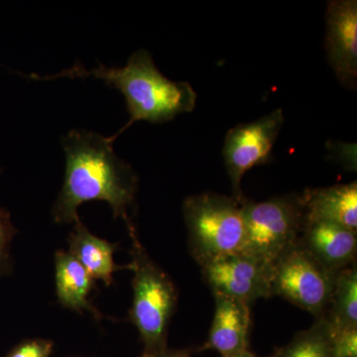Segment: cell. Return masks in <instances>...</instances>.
Masks as SVG:
<instances>
[{"label": "cell", "mask_w": 357, "mask_h": 357, "mask_svg": "<svg viewBox=\"0 0 357 357\" xmlns=\"http://www.w3.org/2000/svg\"><path fill=\"white\" fill-rule=\"evenodd\" d=\"M114 141L102 134L73 129L62 138L66 157L64 183L52 208L54 222L74 223L77 208L91 201L107 202L114 218H121L128 230L135 227L130 211L135 206L137 174L117 156Z\"/></svg>", "instance_id": "obj_1"}, {"label": "cell", "mask_w": 357, "mask_h": 357, "mask_svg": "<svg viewBox=\"0 0 357 357\" xmlns=\"http://www.w3.org/2000/svg\"><path fill=\"white\" fill-rule=\"evenodd\" d=\"M37 81L61 79H96L121 91L126 98L129 121L110 139L115 141L136 121L166 123L177 115L191 112L196 107L197 93L187 82H174L164 76L146 50L134 52L123 67H107L102 63L86 69L77 62L57 75H27Z\"/></svg>", "instance_id": "obj_2"}, {"label": "cell", "mask_w": 357, "mask_h": 357, "mask_svg": "<svg viewBox=\"0 0 357 357\" xmlns=\"http://www.w3.org/2000/svg\"><path fill=\"white\" fill-rule=\"evenodd\" d=\"M133 300L129 319L139 333V357H160L169 349V326L178 304V290L171 277L143 248L136 229L128 230Z\"/></svg>", "instance_id": "obj_3"}, {"label": "cell", "mask_w": 357, "mask_h": 357, "mask_svg": "<svg viewBox=\"0 0 357 357\" xmlns=\"http://www.w3.org/2000/svg\"><path fill=\"white\" fill-rule=\"evenodd\" d=\"M243 203L213 192L185 199L183 215L188 246L199 267L223 255L243 251L245 239Z\"/></svg>", "instance_id": "obj_4"}, {"label": "cell", "mask_w": 357, "mask_h": 357, "mask_svg": "<svg viewBox=\"0 0 357 357\" xmlns=\"http://www.w3.org/2000/svg\"><path fill=\"white\" fill-rule=\"evenodd\" d=\"M245 239L243 252L271 265L299 239L307 222L304 199L300 194L273 197L243 204Z\"/></svg>", "instance_id": "obj_5"}, {"label": "cell", "mask_w": 357, "mask_h": 357, "mask_svg": "<svg viewBox=\"0 0 357 357\" xmlns=\"http://www.w3.org/2000/svg\"><path fill=\"white\" fill-rule=\"evenodd\" d=\"M337 273L331 271L301 245L299 239L271 264V294L323 318L330 304Z\"/></svg>", "instance_id": "obj_6"}, {"label": "cell", "mask_w": 357, "mask_h": 357, "mask_svg": "<svg viewBox=\"0 0 357 357\" xmlns=\"http://www.w3.org/2000/svg\"><path fill=\"white\" fill-rule=\"evenodd\" d=\"M283 123V110L278 109L257 121L239 124L225 136L223 160L232 197L239 203L246 199L241 189L243 176L250 169L268 163Z\"/></svg>", "instance_id": "obj_7"}, {"label": "cell", "mask_w": 357, "mask_h": 357, "mask_svg": "<svg viewBox=\"0 0 357 357\" xmlns=\"http://www.w3.org/2000/svg\"><path fill=\"white\" fill-rule=\"evenodd\" d=\"M201 269L213 295L234 298L249 306L272 297L271 265L243 251L223 255Z\"/></svg>", "instance_id": "obj_8"}, {"label": "cell", "mask_w": 357, "mask_h": 357, "mask_svg": "<svg viewBox=\"0 0 357 357\" xmlns=\"http://www.w3.org/2000/svg\"><path fill=\"white\" fill-rule=\"evenodd\" d=\"M325 48L340 84L356 89L357 84V2L333 0L326 11Z\"/></svg>", "instance_id": "obj_9"}, {"label": "cell", "mask_w": 357, "mask_h": 357, "mask_svg": "<svg viewBox=\"0 0 357 357\" xmlns=\"http://www.w3.org/2000/svg\"><path fill=\"white\" fill-rule=\"evenodd\" d=\"M215 309L208 340L197 351H215L229 357L249 349L250 344V306L243 301L213 295Z\"/></svg>", "instance_id": "obj_10"}, {"label": "cell", "mask_w": 357, "mask_h": 357, "mask_svg": "<svg viewBox=\"0 0 357 357\" xmlns=\"http://www.w3.org/2000/svg\"><path fill=\"white\" fill-rule=\"evenodd\" d=\"M299 243L314 259L335 273L356 264L357 232L340 225L307 220Z\"/></svg>", "instance_id": "obj_11"}, {"label": "cell", "mask_w": 357, "mask_h": 357, "mask_svg": "<svg viewBox=\"0 0 357 357\" xmlns=\"http://www.w3.org/2000/svg\"><path fill=\"white\" fill-rule=\"evenodd\" d=\"M307 220L335 223L357 232V183L307 189L302 194Z\"/></svg>", "instance_id": "obj_12"}, {"label": "cell", "mask_w": 357, "mask_h": 357, "mask_svg": "<svg viewBox=\"0 0 357 357\" xmlns=\"http://www.w3.org/2000/svg\"><path fill=\"white\" fill-rule=\"evenodd\" d=\"M55 282L59 304L77 312L88 311L98 321L105 318L89 300L95 289V279L67 251H56Z\"/></svg>", "instance_id": "obj_13"}, {"label": "cell", "mask_w": 357, "mask_h": 357, "mask_svg": "<svg viewBox=\"0 0 357 357\" xmlns=\"http://www.w3.org/2000/svg\"><path fill=\"white\" fill-rule=\"evenodd\" d=\"M70 255L83 265L84 269L95 280L102 281L107 286L114 283V272L122 269H131L115 264L114 255L119 244L112 243L91 234L81 218L74 222V229L69 236Z\"/></svg>", "instance_id": "obj_14"}, {"label": "cell", "mask_w": 357, "mask_h": 357, "mask_svg": "<svg viewBox=\"0 0 357 357\" xmlns=\"http://www.w3.org/2000/svg\"><path fill=\"white\" fill-rule=\"evenodd\" d=\"M323 319L332 331L357 328L356 264L338 272Z\"/></svg>", "instance_id": "obj_15"}, {"label": "cell", "mask_w": 357, "mask_h": 357, "mask_svg": "<svg viewBox=\"0 0 357 357\" xmlns=\"http://www.w3.org/2000/svg\"><path fill=\"white\" fill-rule=\"evenodd\" d=\"M274 357H333L330 328L323 318L306 331L298 333L293 340L276 349Z\"/></svg>", "instance_id": "obj_16"}, {"label": "cell", "mask_w": 357, "mask_h": 357, "mask_svg": "<svg viewBox=\"0 0 357 357\" xmlns=\"http://www.w3.org/2000/svg\"><path fill=\"white\" fill-rule=\"evenodd\" d=\"M2 169L0 168V174ZM17 229L11 222L10 213L0 208V273L10 266V245Z\"/></svg>", "instance_id": "obj_17"}, {"label": "cell", "mask_w": 357, "mask_h": 357, "mask_svg": "<svg viewBox=\"0 0 357 357\" xmlns=\"http://www.w3.org/2000/svg\"><path fill=\"white\" fill-rule=\"evenodd\" d=\"M330 335L333 357H357V328H330Z\"/></svg>", "instance_id": "obj_18"}, {"label": "cell", "mask_w": 357, "mask_h": 357, "mask_svg": "<svg viewBox=\"0 0 357 357\" xmlns=\"http://www.w3.org/2000/svg\"><path fill=\"white\" fill-rule=\"evenodd\" d=\"M54 342L44 338L24 340L15 345L6 357H51Z\"/></svg>", "instance_id": "obj_19"}, {"label": "cell", "mask_w": 357, "mask_h": 357, "mask_svg": "<svg viewBox=\"0 0 357 357\" xmlns=\"http://www.w3.org/2000/svg\"><path fill=\"white\" fill-rule=\"evenodd\" d=\"M195 351H196V349H168L160 357H192V354H194Z\"/></svg>", "instance_id": "obj_20"}, {"label": "cell", "mask_w": 357, "mask_h": 357, "mask_svg": "<svg viewBox=\"0 0 357 357\" xmlns=\"http://www.w3.org/2000/svg\"><path fill=\"white\" fill-rule=\"evenodd\" d=\"M229 357H259L258 356H256L255 354H253L252 351H250V349H246V351H243L241 352H238V354H234V356H229ZM270 357H274V354H272Z\"/></svg>", "instance_id": "obj_21"}]
</instances>
